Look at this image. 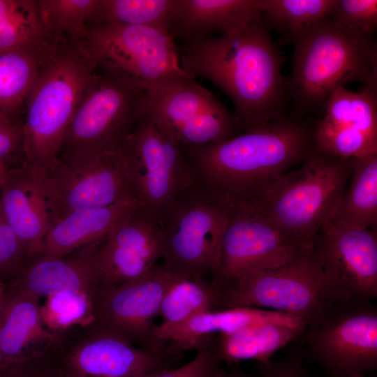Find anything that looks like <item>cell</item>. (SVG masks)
<instances>
[{
	"mask_svg": "<svg viewBox=\"0 0 377 377\" xmlns=\"http://www.w3.org/2000/svg\"><path fill=\"white\" fill-rule=\"evenodd\" d=\"M175 42L182 70L210 80L228 96L244 132L284 116L286 59L262 17L232 34Z\"/></svg>",
	"mask_w": 377,
	"mask_h": 377,
	"instance_id": "6da1fadb",
	"label": "cell"
},
{
	"mask_svg": "<svg viewBox=\"0 0 377 377\" xmlns=\"http://www.w3.org/2000/svg\"><path fill=\"white\" fill-rule=\"evenodd\" d=\"M183 148L199 184L242 202L258 198L316 151L313 128L285 115L223 141Z\"/></svg>",
	"mask_w": 377,
	"mask_h": 377,
	"instance_id": "7a4b0ae2",
	"label": "cell"
},
{
	"mask_svg": "<svg viewBox=\"0 0 377 377\" xmlns=\"http://www.w3.org/2000/svg\"><path fill=\"white\" fill-rule=\"evenodd\" d=\"M95 71L81 43L52 38L25 104L22 165L48 169L56 163L66 128Z\"/></svg>",
	"mask_w": 377,
	"mask_h": 377,
	"instance_id": "3957f363",
	"label": "cell"
},
{
	"mask_svg": "<svg viewBox=\"0 0 377 377\" xmlns=\"http://www.w3.org/2000/svg\"><path fill=\"white\" fill-rule=\"evenodd\" d=\"M292 43L288 96L301 110L324 107L333 91L351 82L377 91V48L371 37L342 29L327 17Z\"/></svg>",
	"mask_w": 377,
	"mask_h": 377,
	"instance_id": "277c9868",
	"label": "cell"
},
{
	"mask_svg": "<svg viewBox=\"0 0 377 377\" xmlns=\"http://www.w3.org/2000/svg\"><path fill=\"white\" fill-rule=\"evenodd\" d=\"M214 309H264L291 315L313 327L350 303L331 283L313 244L290 263L218 281Z\"/></svg>",
	"mask_w": 377,
	"mask_h": 377,
	"instance_id": "5b68a950",
	"label": "cell"
},
{
	"mask_svg": "<svg viewBox=\"0 0 377 377\" xmlns=\"http://www.w3.org/2000/svg\"><path fill=\"white\" fill-rule=\"evenodd\" d=\"M351 167L352 158L316 150L258 198L246 202L293 238L311 244L339 205Z\"/></svg>",
	"mask_w": 377,
	"mask_h": 377,
	"instance_id": "8992f818",
	"label": "cell"
},
{
	"mask_svg": "<svg viewBox=\"0 0 377 377\" xmlns=\"http://www.w3.org/2000/svg\"><path fill=\"white\" fill-rule=\"evenodd\" d=\"M81 44L96 70L124 79L145 91L192 77L180 66L175 40L151 27L95 24L88 27Z\"/></svg>",
	"mask_w": 377,
	"mask_h": 377,
	"instance_id": "52a82bcc",
	"label": "cell"
},
{
	"mask_svg": "<svg viewBox=\"0 0 377 377\" xmlns=\"http://www.w3.org/2000/svg\"><path fill=\"white\" fill-rule=\"evenodd\" d=\"M145 112V90L96 70L66 128L58 154L122 148Z\"/></svg>",
	"mask_w": 377,
	"mask_h": 377,
	"instance_id": "ba28073f",
	"label": "cell"
},
{
	"mask_svg": "<svg viewBox=\"0 0 377 377\" xmlns=\"http://www.w3.org/2000/svg\"><path fill=\"white\" fill-rule=\"evenodd\" d=\"M228 209V200L197 182L179 197L160 226L163 266L179 276L214 274Z\"/></svg>",
	"mask_w": 377,
	"mask_h": 377,
	"instance_id": "9c48e42d",
	"label": "cell"
},
{
	"mask_svg": "<svg viewBox=\"0 0 377 377\" xmlns=\"http://www.w3.org/2000/svg\"><path fill=\"white\" fill-rule=\"evenodd\" d=\"M40 170L51 223L73 212L138 200L124 146L61 156L53 166Z\"/></svg>",
	"mask_w": 377,
	"mask_h": 377,
	"instance_id": "30bf717a",
	"label": "cell"
},
{
	"mask_svg": "<svg viewBox=\"0 0 377 377\" xmlns=\"http://www.w3.org/2000/svg\"><path fill=\"white\" fill-rule=\"evenodd\" d=\"M124 147L140 206L161 226L176 200L197 182L185 151L146 112Z\"/></svg>",
	"mask_w": 377,
	"mask_h": 377,
	"instance_id": "8fae6325",
	"label": "cell"
},
{
	"mask_svg": "<svg viewBox=\"0 0 377 377\" xmlns=\"http://www.w3.org/2000/svg\"><path fill=\"white\" fill-rule=\"evenodd\" d=\"M145 112L167 136L184 148L223 141L242 130L234 114L193 77L146 90Z\"/></svg>",
	"mask_w": 377,
	"mask_h": 377,
	"instance_id": "7c38bea8",
	"label": "cell"
},
{
	"mask_svg": "<svg viewBox=\"0 0 377 377\" xmlns=\"http://www.w3.org/2000/svg\"><path fill=\"white\" fill-rule=\"evenodd\" d=\"M48 352L61 377H145L163 355L135 346L94 321L58 332Z\"/></svg>",
	"mask_w": 377,
	"mask_h": 377,
	"instance_id": "4fadbf2b",
	"label": "cell"
},
{
	"mask_svg": "<svg viewBox=\"0 0 377 377\" xmlns=\"http://www.w3.org/2000/svg\"><path fill=\"white\" fill-rule=\"evenodd\" d=\"M214 280H232L246 274L281 267L311 244L293 238L246 202L228 201Z\"/></svg>",
	"mask_w": 377,
	"mask_h": 377,
	"instance_id": "5bb4252c",
	"label": "cell"
},
{
	"mask_svg": "<svg viewBox=\"0 0 377 377\" xmlns=\"http://www.w3.org/2000/svg\"><path fill=\"white\" fill-rule=\"evenodd\" d=\"M100 295L149 272L162 258L160 226L140 205L107 236L85 246Z\"/></svg>",
	"mask_w": 377,
	"mask_h": 377,
	"instance_id": "9a60e30c",
	"label": "cell"
},
{
	"mask_svg": "<svg viewBox=\"0 0 377 377\" xmlns=\"http://www.w3.org/2000/svg\"><path fill=\"white\" fill-rule=\"evenodd\" d=\"M177 277L157 265L145 276L100 295L92 304L94 322L128 342L161 353L152 332L164 295Z\"/></svg>",
	"mask_w": 377,
	"mask_h": 377,
	"instance_id": "2e32d148",
	"label": "cell"
},
{
	"mask_svg": "<svg viewBox=\"0 0 377 377\" xmlns=\"http://www.w3.org/2000/svg\"><path fill=\"white\" fill-rule=\"evenodd\" d=\"M345 306L304 332L313 357L341 377L377 365L376 311Z\"/></svg>",
	"mask_w": 377,
	"mask_h": 377,
	"instance_id": "e0dca14e",
	"label": "cell"
},
{
	"mask_svg": "<svg viewBox=\"0 0 377 377\" xmlns=\"http://www.w3.org/2000/svg\"><path fill=\"white\" fill-rule=\"evenodd\" d=\"M314 244L327 278L349 302L377 297L376 228H350L329 220Z\"/></svg>",
	"mask_w": 377,
	"mask_h": 377,
	"instance_id": "ac0fdd59",
	"label": "cell"
},
{
	"mask_svg": "<svg viewBox=\"0 0 377 377\" xmlns=\"http://www.w3.org/2000/svg\"><path fill=\"white\" fill-rule=\"evenodd\" d=\"M376 92L346 87L333 91L325 103L324 117L313 127L316 149L343 158L377 153Z\"/></svg>",
	"mask_w": 377,
	"mask_h": 377,
	"instance_id": "d6986e66",
	"label": "cell"
},
{
	"mask_svg": "<svg viewBox=\"0 0 377 377\" xmlns=\"http://www.w3.org/2000/svg\"><path fill=\"white\" fill-rule=\"evenodd\" d=\"M266 322L306 325L296 317L276 311L235 307L204 311L171 325H154L152 335L163 348L165 343H169L170 353L177 354L208 347L214 334L227 335Z\"/></svg>",
	"mask_w": 377,
	"mask_h": 377,
	"instance_id": "ffe728a7",
	"label": "cell"
},
{
	"mask_svg": "<svg viewBox=\"0 0 377 377\" xmlns=\"http://www.w3.org/2000/svg\"><path fill=\"white\" fill-rule=\"evenodd\" d=\"M1 210L30 256L40 253L51 225L40 168L21 165L0 186Z\"/></svg>",
	"mask_w": 377,
	"mask_h": 377,
	"instance_id": "44dd1931",
	"label": "cell"
},
{
	"mask_svg": "<svg viewBox=\"0 0 377 377\" xmlns=\"http://www.w3.org/2000/svg\"><path fill=\"white\" fill-rule=\"evenodd\" d=\"M62 291L84 294L92 302L94 280L84 247L61 257L41 253L30 256L6 285V293L38 300Z\"/></svg>",
	"mask_w": 377,
	"mask_h": 377,
	"instance_id": "7402d4cb",
	"label": "cell"
},
{
	"mask_svg": "<svg viewBox=\"0 0 377 377\" xmlns=\"http://www.w3.org/2000/svg\"><path fill=\"white\" fill-rule=\"evenodd\" d=\"M263 0H177L168 35L175 40L238 32L260 18Z\"/></svg>",
	"mask_w": 377,
	"mask_h": 377,
	"instance_id": "603a6c76",
	"label": "cell"
},
{
	"mask_svg": "<svg viewBox=\"0 0 377 377\" xmlns=\"http://www.w3.org/2000/svg\"><path fill=\"white\" fill-rule=\"evenodd\" d=\"M57 334L45 326L38 299L5 292L0 310L3 367L45 352Z\"/></svg>",
	"mask_w": 377,
	"mask_h": 377,
	"instance_id": "cb8c5ba5",
	"label": "cell"
},
{
	"mask_svg": "<svg viewBox=\"0 0 377 377\" xmlns=\"http://www.w3.org/2000/svg\"><path fill=\"white\" fill-rule=\"evenodd\" d=\"M140 205L133 199L106 207L71 212L51 223L40 253L66 256L100 240Z\"/></svg>",
	"mask_w": 377,
	"mask_h": 377,
	"instance_id": "d4e9b609",
	"label": "cell"
},
{
	"mask_svg": "<svg viewBox=\"0 0 377 377\" xmlns=\"http://www.w3.org/2000/svg\"><path fill=\"white\" fill-rule=\"evenodd\" d=\"M330 221L350 228H376L377 153L352 158L346 188Z\"/></svg>",
	"mask_w": 377,
	"mask_h": 377,
	"instance_id": "484cf974",
	"label": "cell"
},
{
	"mask_svg": "<svg viewBox=\"0 0 377 377\" xmlns=\"http://www.w3.org/2000/svg\"><path fill=\"white\" fill-rule=\"evenodd\" d=\"M306 328L304 324L266 322L221 335L216 350L221 361L266 363L279 349L303 334Z\"/></svg>",
	"mask_w": 377,
	"mask_h": 377,
	"instance_id": "4316f807",
	"label": "cell"
},
{
	"mask_svg": "<svg viewBox=\"0 0 377 377\" xmlns=\"http://www.w3.org/2000/svg\"><path fill=\"white\" fill-rule=\"evenodd\" d=\"M52 41L0 54V112L15 124Z\"/></svg>",
	"mask_w": 377,
	"mask_h": 377,
	"instance_id": "83f0119b",
	"label": "cell"
},
{
	"mask_svg": "<svg viewBox=\"0 0 377 377\" xmlns=\"http://www.w3.org/2000/svg\"><path fill=\"white\" fill-rule=\"evenodd\" d=\"M34 0H0V54L48 43Z\"/></svg>",
	"mask_w": 377,
	"mask_h": 377,
	"instance_id": "f1b7e54d",
	"label": "cell"
},
{
	"mask_svg": "<svg viewBox=\"0 0 377 377\" xmlns=\"http://www.w3.org/2000/svg\"><path fill=\"white\" fill-rule=\"evenodd\" d=\"M338 0H263L262 19L286 40H292L318 22L330 17Z\"/></svg>",
	"mask_w": 377,
	"mask_h": 377,
	"instance_id": "f546056e",
	"label": "cell"
},
{
	"mask_svg": "<svg viewBox=\"0 0 377 377\" xmlns=\"http://www.w3.org/2000/svg\"><path fill=\"white\" fill-rule=\"evenodd\" d=\"M177 4V0H101L90 25L117 23L145 26L168 35Z\"/></svg>",
	"mask_w": 377,
	"mask_h": 377,
	"instance_id": "4dcf8cb0",
	"label": "cell"
},
{
	"mask_svg": "<svg viewBox=\"0 0 377 377\" xmlns=\"http://www.w3.org/2000/svg\"><path fill=\"white\" fill-rule=\"evenodd\" d=\"M217 295L213 281L177 275L161 304L158 313L162 318L161 325L177 324L204 311L214 309Z\"/></svg>",
	"mask_w": 377,
	"mask_h": 377,
	"instance_id": "1f68e13d",
	"label": "cell"
},
{
	"mask_svg": "<svg viewBox=\"0 0 377 377\" xmlns=\"http://www.w3.org/2000/svg\"><path fill=\"white\" fill-rule=\"evenodd\" d=\"M37 9L46 32L82 43L101 0H38Z\"/></svg>",
	"mask_w": 377,
	"mask_h": 377,
	"instance_id": "d6a6232c",
	"label": "cell"
},
{
	"mask_svg": "<svg viewBox=\"0 0 377 377\" xmlns=\"http://www.w3.org/2000/svg\"><path fill=\"white\" fill-rule=\"evenodd\" d=\"M40 314L45 326L53 332L94 320L90 298L75 291H62L46 297Z\"/></svg>",
	"mask_w": 377,
	"mask_h": 377,
	"instance_id": "836d02e7",
	"label": "cell"
},
{
	"mask_svg": "<svg viewBox=\"0 0 377 377\" xmlns=\"http://www.w3.org/2000/svg\"><path fill=\"white\" fill-rule=\"evenodd\" d=\"M330 19L342 29L371 37L377 27V1L338 0Z\"/></svg>",
	"mask_w": 377,
	"mask_h": 377,
	"instance_id": "e575fe53",
	"label": "cell"
},
{
	"mask_svg": "<svg viewBox=\"0 0 377 377\" xmlns=\"http://www.w3.org/2000/svg\"><path fill=\"white\" fill-rule=\"evenodd\" d=\"M29 256L0 206V279L5 286L17 274Z\"/></svg>",
	"mask_w": 377,
	"mask_h": 377,
	"instance_id": "d590c367",
	"label": "cell"
},
{
	"mask_svg": "<svg viewBox=\"0 0 377 377\" xmlns=\"http://www.w3.org/2000/svg\"><path fill=\"white\" fill-rule=\"evenodd\" d=\"M216 349L211 346L198 351L195 357L175 369H160L145 377H214L221 362Z\"/></svg>",
	"mask_w": 377,
	"mask_h": 377,
	"instance_id": "8d00e7d4",
	"label": "cell"
},
{
	"mask_svg": "<svg viewBox=\"0 0 377 377\" xmlns=\"http://www.w3.org/2000/svg\"><path fill=\"white\" fill-rule=\"evenodd\" d=\"M24 161L22 126L0 112V165L6 169L18 168Z\"/></svg>",
	"mask_w": 377,
	"mask_h": 377,
	"instance_id": "74e56055",
	"label": "cell"
},
{
	"mask_svg": "<svg viewBox=\"0 0 377 377\" xmlns=\"http://www.w3.org/2000/svg\"><path fill=\"white\" fill-rule=\"evenodd\" d=\"M46 351L20 362L3 367L0 377H48L38 367L43 360Z\"/></svg>",
	"mask_w": 377,
	"mask_h": 377,
	"instance_id": "f35d334b",
	"label": "cell"
},
{
	"mask_svg": "<svg viewBox=\"0 0 377 377\" xmlns=\"http://www.w3.org/2000/svg\"><path fill=\"white\" fill-rule=\"evenodd\" d=\"M263 377H304L301 364L295 360L260 363Z\"/></svg>",
	"mask_w": 377,
	"mask_h": 377,
	"instance_id": "ab89813d",
	"label": "cell"
},
{
	"mask_svg": "<svg viewBox=\"0 0 377 377\" xmlns=\"http://www.w3.org/2000/svg\"><path fill=\"white\" fill-rule=\"evenodd\" d=\"M12 169H6L0 165V186L4 183Z\"/></svg>",
	"mask_w": 377,
	"mask_h": 377,
	"instance_id": "60d3db41",
	"label": "cell"
},
{
	"mask_svg": "<svg viewBox=\"0 0 377 377\" xmlns=\"http://www.w3.org/2000/svg\"><path fill=\"white\" fill-rule=\"evenodd\" d=\"M6 292V286L0 279V310L1 309Z\"/></svg>",
	"mask_w": 377,
	"mask_h": 377,
	"instance_id": "b9f144b4",
	"label": "cell"
},
{
	"mask_svg": "<svg viewBox=\"0 0 377 377\" xmlns=\"http://www.w3.org/2000/svg\"><path fill=\"white\" fill-rule=\"evenodd\" d=\"M214 377H245L239 374H226L222 373L221 370L214 376Z\"/></svg>",
	"mask_w": 377,
	"mask_h": 377,
	"instance_id": "7bdbcfd3",
	"label": "cell"
},
{
	"mask_svg": "<svg viewBox=\"0 0 377 377\" xmlns=\"http://www.w3.org/2000/svg\"><path fill=\"white\" fill-rule=\"evenodd\" d=\"M344 377H376V376H367L363 374L362 373H353L350 374H348Z\"/></svg>",
	"mask_w": 377,
	"mask_h": 377,
	"instance_id": "ee69618b",
	"label": "cell"
},
{
	"mask_svg": "<svg viewBox=\"0 0 377 377\" xmlns=\"http://www.w3.org/2000/svg\"><path fill=\"white\" fill-rule=\"evenodd\" d=\"M3 367V358H2V353H1V346H0V371H1Z\"/></svg>",
	"mask_w": 377,
	"mask_h": 377,
	"instance_id": "f6af8a7d",
	"label": "cell"
}]
</instances>
